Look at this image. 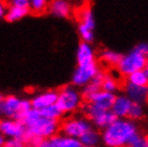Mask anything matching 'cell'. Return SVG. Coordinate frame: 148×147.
Masks as SVG:
<instances>
[{"label":"cell","instance_id":"cell-1","mask_svg":"<svg viewBox=\"0 0 148 147\" xmlns=\"http://www.w3.org/2000/svg\"><path fill=\"white\" fill-rule=\"evenodd\" d=\"M138 136L141 134L136 124L130 118H116L101 133L102 143L106 147H128Z\"/></svg>","mask_w":148,"mask_h":147},{"label":"cell","instance_id":"cell-2","mask_svg":"<svg viewBox=\"0 0 148 147\" xmlns=\"http://www.w3.org/2000/svg\"><path fill=\"white\" fill-rule=\"evenodd\" d=\"M27 129V132L31 135L38 136L42 140L49 139L58 134L60 124L57 120H52L40 114L38 110L30 111L23 120Z\"/></svg>","mask_w":148,"mask_h":147},{"label":"cell","instance_id":"cell-3","mask_svg":"<svg viewBox=\"0 0 148 147\" xmlns=\"http://www.w3.org/2000/svg\"><path fill=\"white\" fill-rule=\"evenodd\" d=\"M31 101L28 99H21L13 95L1 96L0 99V112L4 118H10L22 122L26 115L32 110Z\"/></svg>","mask_w":148,"mask_h":147},{"label":"cell","instance_id":"cell-4","mask_svg":"<svg viewBox=\"0 0 148 147\" xmlns=\"http://www.w3.org/2000/svg\"><path fill=\"white\" fill-rule=\"evenodd\" d=\"M84 97L74 85H67L58 91L57 105L63 114H72L83 106Z\"/></svg>","mask_w":148,"mask_h":147},{"label":"cell","instance_id":"cell-5","mask_svg":"<svg viewBox=\"0 0 148 147\" xmlns=\"http://www.w3.org/2000/svg\"><path fill=\"white\" fill-rule=\"evenodd\" d=\"M146 65H147V56L143 55L137 49L133 48L127 54L122 55L121 60L117 66V71L119 74L127 77L134 72L145 70Z\"/></svg>","mask_w":148,"mask_h":147},{"label":"cell","instance_id":"cell-6","mask_svg":"<svg viewBox=\"0 0 148 147\" xmlns=\"http://www.w3.org/2000/svg\"><path fill=\"white\" fill-rule=\"evenodd\" d=\"M82 110L84 112L85 117L88 118L91 124L98 129L104 130L116 120V116L111 110H102L90 102L84 103Z\"/></svg>","mask_w":148,"mask_h":147},{"label":"cell","instance_id":"cell-7","mask_svg":"<svg viewBox=\"0 0 148 147\" xmlns=\"http://www.w3.org/2000/svg\"><path fill=\"white\" fill-rule=\"evenodd\" d=\"M92 124L88 118L85 116H71L66 118L61 125H60V131L62 134L75 139H81L87 131L92 129Z\"/></svg>","mask_w":148,"mask_h":147},{"label":"cell","instance_id":"cell-8","mask_svg":"<svg viewBox=\"0 0 148 147\" xmlns=\"http://www.w3.org/2000/svg\"><path fill=\"white\" fill-rule=\"evenodd\" d=\"M77 30L83 42L92 43L95 40V29H96V19L93 11L89 7L82 8L78 12Z\"/></svg>","mask_w":148,"mask_h":147},{"label":"cell","instance_id":"cell-9","mask_svg":"<svg viewBox=\"0 0 148 147\" xmlns=\"http://www.w3.org/2000/svg\"><path fill=\"white\" fill-rule=\"evenodd\" d=\"M100 72V67L97 61L88 65H79L75 68L72 74V85L77 88H83L86 85H88Z\"/></svg>","mask_w":148,"mask_h":147},{"label":"cell","instance_id":"cell-10","mask_svg":"<svg viewBox=\"0 0 148 147\" xmlns=\"http://www.w3.org/2000/svg\"><path fill=\"white\" fill-rule=\"evenodd\" d=\"M0 132L7 139L23 140L27 135V129L25 124L15 119L3 118L0 122Z\"/></svg>","mask_w":148,"mask_h":147},{"label":"cell","instance_id":"cell-11","mask_svg":"<svg viewBox=\"0 0 148 147\" xmlns=\"http://www.w3.org/2000/svg\"><path fill=\"white\" fill-rule=\"evenodd\" d=\"M39 147H83V145L78 139L64 135L61 133L49 139L42 140Z\"/></svg>","mask_w":148,"mask_h":147},{"label":"cell","instance_id":"cell-12","mask_svg":"<svg viewBox=\"0 0 148 147\" xmlns=\"http://www.w3.org/2000/svg\"><path fill=\"white\" fill-rule=\"evenodd\" d=\"M57 99H58V91L47 90V91H42L34 95L30 101L34 110L41 111L56 104Z\"/></svg>","mask_w":148,"mask_h":147},{"label":"cell","instance_id":"cell-13","mask_svg":"<svg viewBox=\"0 0 148 147\" xmlns=\"http://www.w3.org/2000/svg\"><path fill=\"white\" fill-rule=\"evenodd\" d=\"M123 92L133 103L144 104L148 101V86H136L126 82L123 84Z\"/></svg>","mask_w":148,"mask_h":147},{"label":"cell","instance_id":"cell-14","mask_svg":"<svg viewBox=\"0 0 148 147\" xmlns=\"http://www.w3.org/2000/svg\"><path fill=\"white\" fill-rule=\"evenodd\" d=\"M132 104H133V102L125 93L116 95V98L114 100L111 111L114 113L116 118H128Z\"/></svg>","mask_w":148,"mask_h":147},{"label":"cell","instance_id":"cell-15","mask_svg":"<svg viewBox=\"0 0 148 147\" xmlns=\"http://www.w3.org/2000/svg\"><path fill=\"white\" fill-rule=\"evenodd\" d=\"M116 98V95L115 93H112V92H108L101 89L98 92L93 93L92 96L88 98L86 100V102H90L95 104L96 106L100 107L102 110H106L110 111L112 110V106H113V103H114V100Z\"/></svg>","mask_w":148,"mask_h":147},{"label":"cell","instance_id":"cell-16","mask_svg":"<svg viewBox=\"0 0 148 147\" xmlns=\"http://www.w3.org/2000/svg\"><path fill=\"white\" fill-rule=\"evenodd\" d=\"M76 63L77 66L96 63V52L91 43L82 41L78 44L76 49Z\"/></svg>","mask_w":148,"mask_h":147},{"label":"cell","instance_id":"cell-17","mask_svg":"<svg viewBox=\"0 0 148 147\" xmlns=\"http://www.w3.org/2000/svg\"><path fill=\"white\" fill-rule=\"evenodd\" d=\"M49 13L58 19H67L72 14V5L68 0H52L48 5Z\"/></svg>","mask_w":148,"mask_h":147},{"label":"cell","instance_id":"cell-18","mask_svg":"<svg viewBox=\"0 0 148 147\" xmlns=\"http://www.w3.org/2000/svg\"><path fill=\"white\" fill-rule=\"evenodd\" d=\"M104 75H105V72L101 71L100 73L98 74L88 85H86L85 87L82 88V95L84 97V99L87 100L88 98L92 96L93 93H96V92H98L99 90L102 89V83H103Z\"/></svg>","mask_w":148,"mask_h":147},{"label":"cell","instance_id":"cell-19","mask_svg":"<svg viewBox=\"0 0 148 147\" xmlns=\"http://www.w3.org/2000/svg\"><path fill=\"white\" fill-rule=\"evenodd\" d=\"M79 141L83 147H97L100 142H102V139H101L100 133L96 129L92 128L82 136Z\"/></svg>","mask_w":148,"mask_h":147},{"label":"cell","instance_id":"cell-20","mask_svg":"<svg viewBox=\"0 0 148 147\" xmlns=\"http://www.w3.org/2000/svg\"><path fill=\"white\" fill-rule=\"evenodd\" d=\"M29 12H30L29 9H24V8L10 5V7L8 8V12H7V14H5L4 19L9 23L17 22L19 19H24L25 16H27Z\"/></svg>","mask_w":148,"mask_h":147},{"label":"cell","instance_id":"cell-21","mask_svg":"<svg viewBox=\"0 0 148 147\" xmlns=\"http://www.w3.org/2000/svg\"><path fill=\"white\" fill-rule=\"evenodd\" d=\"M101 60L103 61L105 65L111 67H116L119 65L120 60H121L122 54L118 53L116 51H113V49H104L101 53Z\"/></svg>","mask_w":148,"mask_h":147},{"label":"cell","instance_id":"cell-22","mask_svg":"<svg viewBox=\"0 0 148 147\" xmlns=\"http://www.w3.org/2000/svg\"><path fill=\"white\" fill-rule=\"evenodd\" d=\"M126 78V82L130 84L136 85V86H148V76L145 70L134 72V73L130 74L129 76H127Z\"/></svg>","mask_w":148,"mask_h":147},{"label":"cell","instance_id":"cell-23","mask_svg":"<svg viewBox=\"0 0 148 147\" xmlns=\"http://www.w3.org/2000/svg\"><path fill=\"white\" fill-rule=\"evenodd\" d=\"M40 114L44 117L48 118V119H52V120H57L59 122V119L62 117V111L60 110L59 106L57 104H54V105H51V106L46 107L44 110L39 111Z\"/></svg>","mask_w":148,"mask_h":147},{"label":"cell","instance_id":"cell-24","mask_svg":"<svg viewBox=\"0 0 148 147\" xmlns=\"http://www.w3.org/2000/svg\"><path fill=\"white\" fill-rule=\"evenodd\" d=\"M102 89L108 92L115 93L119 89V83L117 78L113 76L112 74L105 73L103 78V83H102Z\"/></svg>","mask_w":148,"mask_h":147},{"label":"cell","instance_id":"cell-25","mask_svg":"<svg viewBox=\"0 0 148 147\" xmlns=\"http://www.w3.org/2000/svg\"><path fill=\"white\" fill-rule=\"evenodd\" d=\"M48 0H30L29 10L34 14H41L48 9Z\"/></svg>","mask_w":148,"mask_h":147},{"label":"cell","instance_id":"cell-26","mask_svg":"<svg viewBox=\"0 0 148 147\" xmlns=\"http://www.w3.org/2000/svg\"><path fill=\"white\" fill-rule=\"evenodd\" d=\"M144 116V107L143 104H138V103H133L132 107L130 110L129 117L131 120H138Z\"/></svg>","mask_w":148,"mask_h":147},{"label":"cell","instance_id":"cell-27","mask_svg":"<svg viewBox=\"0 0 148 147\" xmlns=\"http://www.w3.org/2000/svg\"><path fill=\"white\" fill-rule=\"evenodd\" d=\"M24 142L26 143L27 147H39L41 142H42V139L38 137V136L31 135V134H29V133L27 132V135L24 139Z\"/></svg>","mask_w":148,"mask_h":147},{"label":"cell","instance_id":"cell-28","mask_svg":"<svg viewBox=\"0 0 148 147\" xmlns=\"http://www.w3.org/2000/svg\"><path fill=\"white\" fill-rule=\"evenodd\" d=\"M1 147H27V145L23 140H16V139H7L5 143H4Z\"/></svg>","mask_w":148,"mask_h":147},{"label":"cell","instance_id":"cell-29","mask_svg":"<svg viewBox=\"0 0 148 147\" xmlns=\"http://www.w3.org/2000/svg\"><path fill=\"white\" fill-rule=\"evenodd\" d=\"M128 147H148V144L146 142V139L144 136H138L136 140L134 141L133 143L129 145Z\"/></svg>","mask_w":148,"mask_h":147},{"label":"cell","instance_id":"cell-30","mask_svg":"<svg viewBox=\"0 0 148 147\" xmlns=\"http://www.w3.org/2000/svg\"><path fill=\"white\" fill-rule=\"evenodd\" d=\"M10 5H14V7L24 8V9H29L30 0H12Z\"/></svg>","mask_w":148,"mask_h":147},{"label":"cell","instance_id":"cell-31","mask_svg":"<svg viewBox=\"0 0 148 147\" xmlns=\"http://www.w3.org/2000/svg\"><path fill=\"white\" fill-rule=\"evenodd\" d=\"M134 48H135V49H137L140 53H142L143 55L147 56V57H148V43H146V42L138 43L136 46H134Z\"/></svg>","mask_w":148,"mask_h":147},{"label":"cell","instance_id":"cell-32","mask_svg":"<svg viewBox=\"0 0 148 147\" xmlns=\"http://www.w3.org/2000/svg\"><path fill=\"white\" fill-rule=\"evenodd\" d=\"M7 12H8V8L5 7V3H4V2H1V4H0V16L4 19Z\"/></svg>","mask_w":148,"mask_h":147},{"label":"cell","instance_id":"cell-33","mask_svg":"<svg viewBox=\"0 0 148 147\" xmlns=\"http://www.w3.org/2000/svg\"><path fill=\"white\" fill-rule=\"evenodd\" d=\"M145 72H146V74H147L148 76V57H147V65H146V68H145Z\"/></svg>","mask_w":148,"mask_h":147},{"label":"cell","instance_id":"cell-34","mask_svg":"<svg viewBox=\"0 0 148 147\" xmlns=\"http://www.w3.org/2000/svg\"><path fill=\"white\" fill-rule=\"evenodd\" d=\"M145 139H146V142H147V144H148V135L146 136V137H145Z\"/></svg>","mask_w":148,"mask_h":147},{"label":"cell","instance_id":"cell-35","mask_svg":"<svg viewBox=\"0 0 148 147\" xmlns=\"http://www.w3.org/2000/svg\"><path fill=\"white\" fill-rule=\"evenodd\" d=\"M5 1H8V2H10V3L12 2V0H5Z\"/></svg>","mask_w":148,"mask_h":147}]
</instances>
